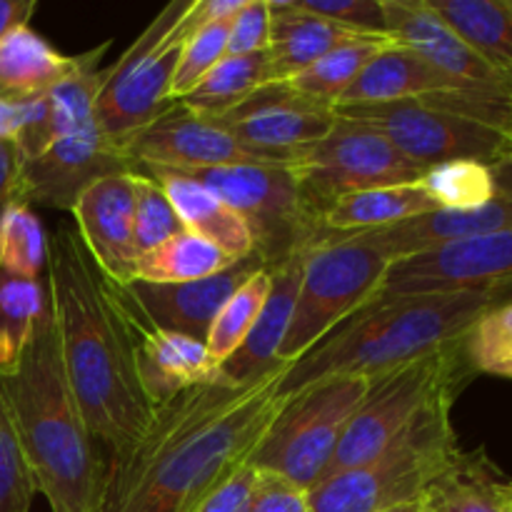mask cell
Here are the masks:
<instances>
[{
  "instance_id": "48",
  "label": "cell",
  "mask_w": 512,
  "mask_h": 512,
  "mask_svg": "<svg viewBox=\"0 0 512 512\" xmlns=\"http://www.w3.org/2000/svg\"><path fill=\"white\" fill-rule=\"evenodd\" d=\"M490 173H493L495 195L512 200V153L505 155L498 163L490 165Z\"/></svg>"
},
{
  "instance_id": "40",
  "label": "cell",
  "mask_w": 512,
  "mask_h": 512,
  "mask_svg": "<svg viewBox=\"0 0 512 512\" xmlns=\"http://www.w3.org/2000/svg\"><path fill=\"white\" fill-rule=\"evenodd\" d=\"M233 18L203 25L185 40L178 70H175L173 88H170V100H178L185 93H190L228 55V35Z\"/></svg>"
},
{
  "instance_id": "17",
  "label": "cell",
  "mask_w": 512,
  "mask_h": 512,
  "mask_svg": "<svg viewBox=\"0 0 512 512\" xmlns=\"http://www.w3.org/2000/svg\"><path fill=\"white\" fill-rule=\"evenodd\" d=\"M215 123L253 150L295 155L333 130L335 108L298 93L290 83H268Z\"/></svg>"
},
{
  "instance_id": "34",
  "label": "cell",
  "mask_w": 512,
  "mask_h": 512,
  "mask_svg": "<svg viewBox=\"0 0 512 512\" xmlns=\"http://www.w3.org/2000/svg\"><path fill=\"white\" fill-rule=\"evenodd\" d=\"M390 43H395V40L388 38V35H355L353 40L330 50V53L323 55L318 63L305 68L303 73H298L293 80H288V83L293 85L298 93L335 108V105L340 103V98L348 93L350 85L355 83V78L363 73L365 65H368L380 50L388 48Z\"/></svg>"
},
{
  "instance_id": "46",
  "label": "cell",
  "mask_w": 512,
  "mask_h": 512,
  "mask_svg": "<svg viewBox=\"0 0 512 512\" xmlns=\"http://www.w3.org/2000/svg\"><path fill=\"white\" fill-rule=\"evenodd\" d=\"M20 168L23 155L10 138H0V220L13 203H20Z\"/></svg>"
},
{
  "instance_id": "15",
  "label": "cell",
  "mask_w": 512,
  "mask_h": 512,
  "mask_svg": "<svg viewBox=\"0 0 512 512\" xmlns=\"http://www.w3.org/2000/svg\"><path fill=\"white\" fill-rule=\"evenodd\" d=\"M265 268L255 255L235 260L230 268L190 283H143L130 280L120 285L110 280L113 295L125 313L135 315L143 323L158 330L188 335V338L205 343L215 315L225 305V300L250 278Z\"/></svg>"
},
{
  "instance_id": "50",
  "label": "cell",
  "mask_w": 512,
  "mask_h": 512,
  "mask_svg": "<svg viewBox=\"0 0 512 512\" xmlns=\"http://www.w3.org/2000/svg\"><path fill=\"white\" fill-rule=\"evenodd\" d=\"M423 512H430V510H428V508H425V505H423Z\"/></svg>"
},
{
  "instance_id": "42",
  "label": "cell",
  "mask_w": 512,
  "mask_h": 512,
  "mask_svg": "<svg viewBox=\"0 0 512 512\" xmlns=\"http://www.w3.org/2000/svg\"><path fill=\"white\" fill-rule=\"evenodd\" d=\"M305 10L358 35H388L385 33V15L380 0H300ZM390 38V35H388Z\"/></svg>"
},
{
  "instance_id": "19",
  "label": "cell",
  "mask_w": 512,
  "mask_h": 512,
  "mask_svg": "<svg viewBox=\"0 0 512 512\" xmlns=\"http://www.w3.org/2000/svg\"><path fill=\"white\" fill-rule=\"evenodd\" d=\"M380 3L385 15V33L395 43L423 55L445 75L470 85L510 83L460 40V35L430 8L428 0H380Z\"/></svg>"
},
{
  "instance_id": "3",
  "label": "cell",
  "mask_w": 512,
  "mask_h": 512,
  "mask_svg": "<svg viewBox=\"0 0 512 512\" xmlns=\"http://www.w3.org/2000/svg\"><path fill=\"white\" fill-rule=\"evenodd\" d=\"M35 493L50 512H100L108 463L85 425L65 378L53 308L43 313L18 365L0 373Z\"/></svg>"
},
{
  "instance_id": "8",
  "label": "cell",
  "mask_w": 512,
  "mask_h": 512,
  "mask_svg": "<svg viewBox=\"0 0 512 512\" xmlns=\"http://www.w3.org/2000/svg\"><path fill=\"white\" fill-rule=\"evenodd\" d=\"M193 3L173 0L165 5L115 65L105 68L103 88L95 100V123L118 148L173 105L170 88L190 38L188 13Z\"/></svg>"
},
{
  "instance_id": "24",
  "label": "cell",
  "mask_w": 512,
  "mask_h": 512,
  "mask_svg": "<svg viewBox=\"0 0 512 512\" xmlns=\"http://www.w3.org/2000/svg\"><path fill=\"white\" fill-rule=\"evenodd\" d=\"M270 5V45L268 75L270 83H288L338 45L353 40L343 25L315 15L300 5V0H268Z\"/></svg>"
},
{
  "instance_id": "20",
  "label": "cell",
  "mask_w": 512,
  "mask_h": 512,
  "mask_svg": "<svg viewBox=\"0 0 512 512\" xmlns=\"http://www.w3.org/2000/svg\"><path fill=\"white\" fill-rule=\"evenodd\" d=\"M125 318L135 338L140 383L153 408L183 390L223 380L220 365L210 358L205 343L170 330H158L130 313H125Z\"/></svg>"
},
{
  "instance_id": "25",
  "label": "cell",
  "mask_w": 512,
  "mask_h": 512,
  "mask_svg": "<svg viewBox=\"0 0 512 512\" xmlns=\"http://www.w3.org/2000/svg\"><path fill=\"white\" fill-rule=\"evenodd\" d=\"M460 80L450 78L443 70L430 65L423 55L405 48L400 43H390L380 50L373 60L355 78L348 93L340 98V105H380L400 103V100H423L445 90L460 88Z\"/></svg>"
},
{
  "instance_id": "36",
  "label": "cell",
  "mask_w": 512,
  "mask_h": 512,
  "mask_svg": "<svg viewBox=\"0 0 512 512\" xmlns=\"http://www.w3.org/2000/svg\"><path fill=\"white\" fill-rule=\"evenodd\" d=\"M48 265V233L33 208L13 203L0 220V268L23 278H43Z\"/></svg>"
},
{
  "instance_id": "49",
  "label": "cell",
  "mask_w": 512,
  "mask_h": 512,
  "mask_svg": "<svg viewBox=\"0 0 512 512\" xmlns=\"http://www.w3.org/2000/svg\"><path fill=\"white\" fill-rule=\"evenodd\" d=\"M388 512H423V500L420 503H408V505H400V508H393Z\"/></svg>"
},
{
  "instance_id": "27",
  "label": "cell",
  "mask_w": 512,
  "mask_h": 512,
  "mask_svg": "<svg viewBox=\"0 0 512 512\" xmlns=\"http://www.w3.org/2000/svg\"><path fill=\"white\" fill-rule=\"evenodd\" d=\"M430 512H512V480L500 473L488 450H458L428 485Z\"/></svg>"
},
{
  "instance_id": "10",
  "label": "cell",
  "mask_w": 512,
  "mask_h": 512,
  "mask_svg": "<svg viewBox=\"0 0 512 512\" xmlns=\"http://www.w3.org/2000/svg\"><path fill=\"white\" fill-rule=\"evenodd\" d=\"M393 260L360 233L328 235L305 258L280 363H293L378 295Z\"/></svg>"
},
{
  "instance_id": "44",
  "label": "cell",
  "mask_w": 512,
  "mask_h": 512,
  "mask_svg": "<svg viewBox=\"0 0 512 512\" xmlns=\"http://www.w3.org/2000/svg\"><path fill=\"white\" fill-rule=\"evenodd\" d=\"M243 512H310L308 493L293 488L275 475L260 473L258 485Z\"/></svg>"
},
{
  "instance_id": "41",
  "label": "cell",
  "mask_w": 512,
  "mask_h": 512,
  "mask_svg": "<svg viewBox=\"0 0 512 512\" xmlns=\"http://www.w3.org/2000/svg\"><path fill=\"white\" fill-rule=\"evenodd\" d=\"M35 483L15 435L10 410L0 393V512H30Z\"/></svg>"
},
{
  "instance_id": "45",
  "label": "cell",
  "mask_w": 512,
  "mask_h": 512,
  "mask_svg": "<svg viewBox=\"0 0 512 512\" xmlns=\"http://www.w3.org/2000/svg\"><path fill=\"white\" fill-rule=\"evenodd\" d=\"M258 478V470L253 465H245L238 473L230 475L195 512H243L250 495H253L255 485H258Z\"/></svg>"
},
{
  "instance_id": "26",
  "label": "cell",
  "mask_w": 512,
  "mask_h": 512,
  "mask_svg": "<svg viewBox=\"0 0 512 512\" xmlns=\"http://www.w3.org/2000/svg\"><path fill=\"white\" fill-rule=\"evenodd\" d=\"M138 173L150 175V178L163 185L175 213L183 220L185 230L210 240L233 260H243L253 255V238H250L248 225L213 190L205 188L198 180L188 178V175H180L168 168H138Z\"/></svg>"
},
{
  "instance_id": "7",
  "label": "cell",
  "mask_w": 512,
  "mask_h": 512,
  "mask_svg": "<svg viewBox=\"0 0 512 512\" xmlns=\"http://www.w3.org/2000/svg\"><path fill=\"white\" fill-rule=\"evenodd\" d=\"M475 378L463 353V338L438 353L398 365L368 380L363 403L350 418L348 430L323 478L370 463L383 453L435 398L463 393Z\"/></svg>"
},
{
  "instance_id": "39",
  "label": "cell",
  "mask_w": 512,
  "mask_h": 512,
  "mask_svg": "<svg viewBox=\"0 0 512 512\" xmlns=\"http://www.w3.org/2000/svg\"><path fill=\"white\" fill-rule=\"evenodd\" d=\"M183 230V220L175 213L163 185L150 175L138 173V185H135V248H138V258L148 250L158 248L173 235L183 233Z\"/></svg>"
},
{
  "instance_id": "13",
  "label": "cell",
  "mask_w": 512,
  "mask_h": 512,
  "mask_svg": "<svg viewBox=\"0 0 512 512\" xmlns=\"http://www.w3.org/2000/svg\"><path fill=\"white\" fill-rule=\"evenodd\" d=\"M123 150L138 168L170 170L270 165L293 160V155L248 148L213 118L193 113L175 100L153 123L138 130L130 140H125Z\"/></svg>"
},
{
  "instance_id": "22",
  "label": "cell",
  "mask_w": 512,
  "mask_h": 512,
  "mask_svg": "<svg viewBox=\"0 0 512 512\" xmlns=\"http://www.w3.org/2000/svg\"><path fill=\"white\" fill-rule=\"evenodd\" d=\"M505 228H512V200L495 195L493 200L478 205V208L433 210V213L405 220L400 225H390V228L370 230V233L360 235L370 245L383 250L395 263V260L423 253V250L478 238V235L498 233V230Z\"/></svg>"
},
{
  "instance_id": "32",
  "label": "cell",
  "mask_w": 512,
  "mask_h": 512,
  "mask_svg": "<svg viewBox=\"0 0 512 512\" xmlns=\"http://www.w3.org/2000/svg\"><path fill=\"white\" fill-rule=\"evenodd\" d=\"M50 308L48 283L0 268V373L18 365L33 330Z\"/></svg>"
},
{
  "instance_id": "51",
  "label": "cell",
  "mask_w": 512,
  "mask_h": 512,
  "mask_svg": "<svg viewBox=\"0 0 512 512\" xmlns=\"http://www.w3.org/2000/svg\"><path fill=\"white\" fill-rule=\"evenodd\" d=\"M510 83H512V78H510Z\"/></svg>"
},
{
  "instance_id": "14",
  "label": "cell",
  "mask_w": 512,
  "mask_h": 512,
  "mask_svg": "<svg viewBox=\"0 0 512 512\" xmlns=\"http://www.w3.org/2000/svg\"><path fill=\"white\" fill-rule=\"evenodd\" d=\"M510 280L512 228H505L395 260L390 263L375 298L455 293V290L488 288Z\"/></svg>"
},
{
  "instance_id": "43",
  "label": "cell",
  "mask_w": 512,
  "mask_h": 512,
  "mask_svg": "<svg viewBox=\"0 0 512 512\" xmlns=\"http://www.w3.org/2000/svg\"><path fill=\"white\" fill-rule=\"evenodd\" d=\"M270 45V5L268 0H243L230 23L228 55L268 53Z\"/></svg>"
},
{
  "instance_id": "38",
  "label": "cell",
  "mask_w": 512,
  "mask_h": 512,
  "mask_svg": "<svg viewBox=\"0 0 512 512\" xmlns=\"http://www.w3.org/2000/svg\"><path fill=\"white\" fill-rule=\"evenodd\" d=\"M423 185L430 190L440 210L478 208L495 198V183L490 165L475 160H453L435 165L423 175Z\"/></svg>"
},
{
  "instance_id": "6",
  "label": "cell",
  "mask_w": 512,
  "mask_h": 512,
  "mask_svg": "<svg viewBox=\"0 0 512 512\" xmlns=\"http://www.w3.org/2000/svg\"><path fill=\"white\" fill-rule=\"evenodd\" d=\"M175 173L203 183L243 218L253 238V255L265 268L313 250L330 235L323 225V213L300 188L290 163L225 165Z\"/></svg>"
},
{
  "instance_id": "29",
  "label": "cell",
  "mask_w": 512,
  "mask_h": 512,
  "mask_svg": "<svg viewBox=\"0 0 512 512\" xmlns=\"http://www.w3.org/2000/svg\"><path fill=\"white\" fill-rule=\"evenodd\" d=\"M433 210H440V205L435 203L423 180H415V183L343 195L325 208L323 225L330 235L370 233L420 218Z\"/></svg>"
},
{
  "instance_id": "31",
  "label": "cell",
  "mask_w": 512,
  "mask_h": 512,
  "mask_svg": "<svg viewBox=\"0 0 512 512\" xmlns=\"http://www.w3.org/2000/svg\"><path fill=\"white\" fill-rule=\"evenodd\" d=\"M235 260L228 258L218 245L200 238L198 233L173 235L158 248L148 250L135 263V278L143 283H190V280H203L220 270L230 268Z\"/></svg>"
},
{
  "instance_id": "11",
  "label": "cell",
  "mask_w": 512,
  "mask_h": 512,
  "mask_svg": "<svg viewBox=\"0 0 512 512\" xmlns=\"http://www.w3.org/2000/svg\"><path fill=\"white\" fill-rule=\"evenodd\" d=\"M290 168L320 213L343 195L415 183L428 173L378 130L340 115L323 140L293 155Z\"/></svg>"
},
{
  "instance_id": "12",
  "label": "cell",
  "mask_w": 512,
  "mask_h": 512,
  "mask_svg": "<svg viewBox=\"0 0 512 512\" xmlns=\"http://www.w3.org/2000/svg\"><path fill=\"white\" fill-rule=\"evenodd\" d=\"M340 118L378 130L405 158L423 168L475 160L493 165L512 153V138L463 115L448 113L425 100H400L380 105H340Z\"/></svg>"
},
{
  "instance_id": "47",
  "label": "cell",
  "mask_w": 512,
  "mask_h": 512,
  "mask_svg": "<svg viewBox=\"0 0 512 512\" xmlns=\"http://www.w3.org/2000/svg\"><path fill=\"white\" fill-rule=\"evenodd\" d=\"M35 10H38L35 0H0V40L15 30L28 28Z\"/></svg>"
},
{
  "instance_id": "5",
  "label": "cell",
  "mask_w": 512,
  "mask_h": 512,
  "mask_svg": "<svg viewBox=\"0 0 512 512\" xmlns=\"http://www.w3.org/2000/svg\"><path fill=\"white\" fill-rule=\"evenodd\" d=\"M455 393L435 398L370 463L333 473L308 490L310 512H388L420 503L428 485L458 453L453 428Z\"/></svg>"
},
{
  "instance_id": "1",
  "label": "cell",
  "mask_w": 512,
  "mask_h": 512,
  "mask_svg": "<svg viewBox=\"0 0 512 512\" xmlns=\"http://www.w3.org/2000/svg\"><path fill=\"white\" fill-rule=\"evenodd\" d=\"M278 363L250 383L218 380L155 405L138 443L108 465L100 512H195L245 468L285 398Z\"/></svg>"
},
{
  "instance_id": "16",
  "label": "cell",
  "mask_w": 512,
  "mask_h": 512,
  "mask_svg": "<svg viewBox=\"0 0 512 512\" xmlns=\"http://www.w3.org/2000/svg\"><path fill=\"white\" fill-rule=\"evenodd\" d=\"M138 165L123 148L110 143L100 128L68 135L20 168V203L73 210L80 195L115 173H135Z\"/></svg>"
},
{
  "instance_id": "35",
  "label": "cell",
  "mask_w": 512,
  "mask_h": 512,
  "mask_svg": "<svg viewBox=\"0 0 512 512\" xmlns=\"http://www.w3.org/2000/svg\"><path fill=\"white\" fill-rule=\"evenodd\" d=\"M270 285H273V273H270V268H260L225 300V305L210 325L208 340H205V348L215 363L223 365L248 338L265 300H268Z\"/></svg>"
},
{
  "instance_id": "30",
  "label": "cell",
  "mask_w": 512,
  "mask_h": 512,
  "mask_svg": "<svg viewBox=\"0 0 512 512\" xmlns=\"http://www.w3.org/2000/svg\"><path fill=\"white\" fill-rule=\"evenodd\" d=\"M473 53L512 78V0H428Z\"/></svg>"
},
{
  "instance_id": "2",
  "label": "cell",
  "mask_w": 512,
  "mask_h": 512,
  "mask_svg": "<svg viewBox=\"0 0 512 512\" xmlns=\"http://www.w3.org/2000/svg\"><path fill=\"white\" fill-rule=\"evenodd\" d=\"M45 283L65 378L110 465L138 443L153 418L135 363L133 330L73 223L48 235Z\"/></svg>"
},
{
  "instance_id": "9",
  "label": "cell",
  "mask_w": 512,
  "mask_h": 512,
  "mask_svg": "<svg viewBox=\"0 0 512 512\" xmlns=\"http://www.w3.org/2000/svg\"><path fill=\"white\" fill-rule=\"evenodd\" d=\"M368 380L330 378L285 398L248 465L308 493L323 480Z\"/></svg>"
},
{
  "instance_id": "33",
  "label": "cell",
  "mask_w": 512,
  "mask_h": 512,
  "mask_svg": "<svg viewBox=\"0 0 512 512\" xmlns=\"http://www.w3.org/2000/svg\"><path fill=\"white\" fill-rule=\"evenodd\" d=\"M268 83V53L225 55L190 93L175 103L185 105L193 113L220 118Z\"/></svg>"
},
{
  "instance_id": "37",
  "label": "cell",
  "mask_w": 512,
  "mask_h": 512,
  "mask_svg": "<svg viewBox=\"0 0 512 512\" xmlns=\"http://www.w3.org/2000/svg\"><path fill=\"white\" fill-rule=\"evenodd\" d=\"M463 353L475 375L512 380V300L485 310L463 335Z\"/></svg>"
},
{
  "instance_id": "28",
  "label": "cell",
  "mask_w": 512,
  "mask_h": 512,
  "mask_svg": "<svg viewBox=\"0 0 512 512\" xmlns=\"http://www.w3.org/2000/svg\"><path fill=\"white\" fill-rule=\"evenodd\" d=\"M85 55H63L33 28L0 40V103H33L83 65Z\"/></svg>"
},
{
  "instance_id": "21",
  "label": "cell",
  "mask_w": 512,
  "mask_h": 512,
  "mask_svg": "<svg viewBox=\"0 0 512 512\" xmlns=\"http://www.w3.org/2000/svg\"><path fill=\"white\" fill-rule=\"evenodd\" d=\"M110 43L100 48L88 50L83 65L75 73H70L63 83L55 85L50 93L35 100L33 118L15 138L23 160L35 158L58 143L60 138L83 133V130L95 128V100H98L100 88H103L105 70L98 68V60L108 50Z\"/></svg>"
},
{
  "instance_id": "23",
  "label": "cell",
  "mask_w": 512,
  "mask_h": 512,
  "mask_svg": "<svg viewBox=\"0 0 512 512\" xmlns=\"http://www.w3.org/2000/svg\"><path fill=\"white\" fill-rule=\"evenodd\" d=\"M308 253L310 250H303V253L293 255L285 263L270 268L273 285H270L268 300H265L263 310H260L258 320H255L248 338L243 340V345L220 365L223 380L235 385L250 383V380L260 378V375L268 373L270 368L280 363V345H283L290 320H293L295 300H298L300 278H303Z\"/></svg>"
},
{
  "instance_id": "18",
  "label": "cell",
  "mask_w": 512,
  "mask_h": 512,
  "mask_svg": "<svg viewBox=\"0 0 512 512\" xmlns=\"http://www.w3.org/2000/svg\"><path fill=\"white\" fill-rule=\"evenodd\" d=\"M135 173H115L90 185L78 198L73 225L85 250L103 275L113 283L135 278L138 248H135Z\"/></svg>"
},
{
  "instance_id": "4",
  "label": "cell",
  "mask_w": 512,
  "mask_h": 512,
  "mask_svg": "<svg viewBox=\"0 0 512 512\" xmlns=\"http://www.w3.org/2000/svg\"><path fill=\"white\" fill-rule=\"evenodd\" d=\"M512 300L510 283L455 293L375 298L293 360L280 395L300 393L330 378H378L398 365L458 343L493 305Z\"/></svg>"
}]
</instances>
